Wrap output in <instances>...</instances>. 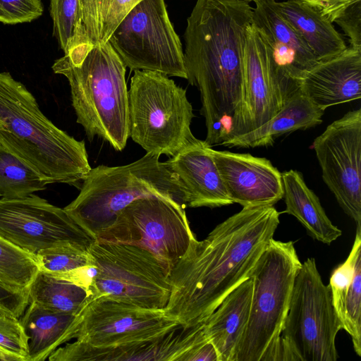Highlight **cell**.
Listing matches in <instances>:
<instances>
[{
  "label": "cell",
  "mask_w": 361,
  "mask_h": 361,
  "mask_svg": "<svg viewBox=\"0 0 361 361\" xmlns=\"http://www.w3.org/2000/svg\"><path fill=\"white\" fill-rule=\"evenodd\" d=\"M286 209L295 216L308 235L322 243L330 245L342 231L333 224L317 195L308 188L300 172L295 170L281 173Z\"/></svg>",
  "instance_id": "cell-25"
},
{
  "label": "cell",
  "mask_w": 361,
  "mask_h": 361,
  "mask_svg": "<svg viewBox=\"0 0 361 361\" xmlns=\"http://www.w3.org/2000/svg\"><path fill=\"white\" fill-rule=\"evenodd\" d=\"M252 8L243 0H197L184 32L188 82L198 88L204 142L221 145L240 106L243 47Z\"/></svg>",
  "instance_id": "cell-2"
},
{
  "label": "cell",
  "mask_w": 361,
  "mask_h": 361,
  "mask_svg": "<svg viewBox=\"0 0 361 361\" xmlns=\"http://www.w3.org/2000/svg\"><path fill=\"white\" fill-rule=\"evenodd\" d=\"M208 339L204 323L178 324L157 338L119 345L98 347L78 340L59 347L49 361H188L193 349Z\"/></svg>",
  "instance_id": "cell-16"
},
{
  "label": "cell",
  "mask_w": 361,
  "mask_h": 361,
  "mask_svg": "<svg viewBox=\"0 0 361 361\" xmlns=\"http://www.w3.org/2000/svg\"><path fill=\"white\" fill-rule=\"evenodd\" d=\"M88 295L85 288L41 271L28 288L29 303L75 314L82 309Z\"/></svg>",
  "instance_id": "cell-28"
},
{
  "label": "cell",
  "mask_w": 361,
  "mask_h": 361,
  "mask_svg": "<svg viewBox=\"0 0 361 361\" xmlns=\"http://www.w3.org/2000/svg\"><path fill=\"white\" fill-rule=\"evenodd\" d=\"M252 295L250 277L233 290L204 323L219 361H235L247 324Z\"/></svg>",
  "instance_id": "cell-21"
},
{
  "label": "cell",
  "mask_w": 361,
  "mask_h": 361,
  "mask_svg": "<svg viewBox=\"0 0 361 361\" xmlns=\"http://www.w3.org/2000/svg\"><path fill=\"white\" fill-rule=\"evenodd\" d=\"M252 24L270 51L274 61L289 80L298 85L317 60L300 34L281 16L276 0H255Z\"/></svg>",
  "instance_id": "cell-18"
},
{
  "label": "cell",
  "mask_w": 361,
  "mask_h": 361,
  "mask_svg": "<svg viewBox=\"0 0 361 361\" xmlns=\"http://www.w3.org/2000/svg\"><path fill=\"white\" fill-rule=\"evenodd\" d=\"M0 360L1 361H18L17 359L0 349Z\"/></svg>",
  "instance_id": "cell-38"
},
{
  "label": "cell",
  "mask_w": 361,
  "mask_h": 361,
  "mask_svg": "<svg viewBox=\"0 0 361 361\" xmlns=\"http://www.w3.org/2000/svg\"><path fill=\"white\" fill-rule=\"evenodd\" d=\"M35 257L39 271L51 274L93 267L88 249L75 245L43 250L38 252Z\"/></svg>",
  "instance_id": "cell-31"
},
{
  "label": "cell",
  "mask_w": 361,
  "mask_h": 361,
  "mask_svg": "<svg viewBox=\"0 0 361 361\" xmlns=\"http://www.w3.org/2000/svg\"><path fill=\"white\" fill-rule=\"evenodd\" d=\"M109 42L126 67L187 79L182 44L164 0H141Z\"/></svg>",
  "instance_id": "cell-11"
},
{
  "label": "cell",
  "mask_w": 361,
  "mask_h": 361,
  "mask_svg": "<svg viewBox=\"0 0 361 361\" xmlns=\"http://www.w3.org/2000/svg\"><path fill=\"white\" fill-rule=\"evenodd\" d=\"M332 23L354 3L361 0H300Z\"/></svg>",
  "instance_id": "cell-37"
},
{
  "label": "cell",
  "mask_w": 361,
  "mask_h": 361,
  "mask_svg": "<svg viewBox=\"0 0 361 361\" xmlns=\"http://www.w3.org/2000/svg\"><path fill=\"white\" fill-rule=\"evenodd\" d=\"M329 286L342 329L350 334L355 353L361 356V229L346 260L331 272Z\"/></svg>",
  "instance_id": "cell-22"
},
{
  "label": "cell",
  "mask_w": 361,
  "mask_h": 361,
  "mask_svg": "<svg viewBox=\"0 0 361 361\" xmlns=\"http://www.w3.org/2000/svg\"><path fill=\"white\" fill-rule=\"evenodd\" d=\"M31 166L0 143V198L26 197L47 188Z\"/></svg>",
  "instance_id": "cell-29"
},
{
  "label": "cell",
  "mask_w": 361,
  "mask_h": 361,
  "mask_svg": "<svg viewBox=\"0 0 361 361\" xmlns=\"http://www.w3.org/2000/svg\"><path fill=\"white\" fill-rule=\"evenodd\" d=\"M39 271L35 255L0 235V283L27 290Z\"/></svg>",
  "instance_id": "cell-30"
},
{
  "label": "cell",
  "mask_w": 361,
  "mask_h": 361,
  "mask_svg": "<svg viewBox=\"0 0 361 361\" xmlns=\"http://www.w3.org/2000/svg\"><path fill=\"white\" fill-rule=\"evenodd\" d=\"M78 197L63 209L95 240L133 200L149 195L187 206L185 188L159 156L147 153L123 166H98L83 179Z\"/></svg>",
  "instance_id": "cell-5"
},
{
  "label": "cell",
  "mask_w": 361,
  "mask_h": 361,
  "mask_svg": "<svg viewBox=\"0 0 361 361\" xmlns=\"http://www.w3.org/2000/svg\"><path fill=\"white\" fill-rule=\"evenodd\" d=\"M298 89L299 85L279 70L252 23L244 42L242 99L223 142L267 123Z\"/></svg>",
  "instance_id": "cell-12"
},
{
  "label": "cell",
  "mask_w": 361,
  "mask_h": 361,
  "mask_svg": "<svg viewBox=\"0 0 361 361\" xmlns=\"http://www.w3.org/2000/svg\"><path fill=\"white\" fill-rule=\"evenodd\" d=\"M0 143L47 184L76 185L92 169L84 140L56 127L32 93L8 72L0 73Z\"/></svg>",
  "instance_id": "cell-3"
},
{
  "label": "cell",
  "mask_w": 361,
  "mask_h": 361,
  "mask_svg": "<svg viewBox=\"0 0 361 361\" xmlns=\"http://www.w3.org/2000/svg\"><path fill=\"white\" fill-rule=\"evenodd\" d=\"M42 12L41 0H0V22L4 24L29 23Z\"/></svg>",
  "instance_id": "cell-34"
},
{
  "label": "cell",
  "mask_w": 361,
  "mask_h": 361,
  "mask_svg": "<svg viewBox=\"0 0 361 361\" xmlns=\"http://www.w3.org/2000/svg\"><path fill=\"white\" fill-rule=\"evenodd\" d=\"M334 22L343 30L350 47L361 49V1L352 4Z\"/></svg>",
  "instance_id": "cell-35"
},
{
  "label": "cell",
  "mask_w": 361,
  "mask_h": 361,
  "mask_svg": "<svg viewBox=\"0 0 361 361\" xmlns=\"http://www.w3.org/2000/svg\"><path fill=\"white\" fill-rule=\"evenodd\" d=\"M0 235L36 255L56 247L89 249L96 240L64 210L36 195L0 198Z\"/></svg>",
  "instance_id": "cell-13"
},
{
  "label": "cell",
  "mask_w": 361,
  "mask_h": 361,
  "mask_svg": "<svg viewBox=\"0 0 361 361\" xmlns=\"http://www.w3.org/2000/svg\"><path fill=\"white\" fill-rule=\"evenodd\" d=\"M195 238L185 207L171 198L153 195L123 208L96 240L145 249L171 271Z\"/></svg>",
  "instance_id": "cell-10"
},
{
  "label": "cell",
  "mask_w": 361,
  "mask_h": 361,
  "mask_svg": "<svg viewBox=\"0 0 361 361\" xmlns=\"http://www.w3.org/2000/svg\"><path fill=\"white\" fill-rule=\"evenodd\" d=\"M141 0H79L75 35L65 55L75 57L104 44L129 11Z\"/></svg>",
  "instance_id": "cell-24"
},
{
  "label": "cell",
  "mask_w": 361,
  "mask_h": 361,
  "mask_svg": "<svg viewBox=\"0 0 361 361\" xmlns=\"http://www.w3.org/2000/svg\"><path fill=\"white\" fill-rule=\"evenodd\" d=\"M129 137L147 153L173 157L197 139L186 90L156 71H134L128 90Z\"/></svg>",
  "instance_id": "cell-7"
},
{
  "label": "cell",
  "mask_w": 361,
  "mask_h": 361,
  "mask_svg": "<svg viewBox=\"0 0 361 361\" xmlns=\"http://www.w3.org/2000/svg\"><path fill=\"white\" fill-rule=\"evenodd\" d=\"M79 0H50L54 35L65 54L69 51L77 26Z\"/></svg>",
  "instance_id": "cell-32"
},
{
  "label": "cell",
  "mask_w": 361,
  "mask_h": 361,
  "mask_svg": "<svg viewBox=\"0 0 361 361\" xmlns=\"http://www.w3.org/2000/svg\"><path fill=\"white\" fill-rule=\"evenodd\" d=\"M204 140H197L166 161L183 185L189 207L233 204Z\"/></svg>",
  "instance_id": "cell-20"
},
{
  "label": "cell",
  "mask_w": 361,
  "mask_h": 361,
  "mask_svg": "<svg viewBox=\"0 0 361 361\" xmlns=\"http://www.w3.org/2000/svg\"><path fill=\"white\" fill-rule=\"evenodd\" d=\"M341 329L330 286L324 283L315 259L307 258L294 281L276 361H336Z\"/></svg>",
  "instance_id": "cell-8"
},
{
  "label": "cell",
  "mask_w": 361,
  "mask_h": 361,
  "mask_svg": "<svg viewBox=\"0 0 361 361\" xmlns=\"http://www.w3.org/2000/svg\"><path fill=\"white\" fill-rule=\"evenodd\" d=\"M28 305V290H17L0 283V314L20 318Z\"/></svg>",
  "instance_id": "cell-36"
},
{
  "label": "cell",
  "mask_w": 361,
  "mask_h": 361,
  "mask_svg": "<svg viewBox=\"0 0 361 361\" xmlns=\"http://www.w3.org/2000/svg\"><path fill=\"white\" fill-rule=\"evenodd\" d=\"M78 314L56 312L30 302L20 319L28 338L26 361L45 360L73 339Z\"/></svg>",
  "instance_id": "cell-26"
},
{
  "label": "cell",
  "mask_w": 361,
  "mask_h": 361,
  "mask_svg": "<svg viewBox=\"0 0 361 361\" xmlns=\"http://www.w3.org/2000/svg\"><path fill=\"white\" fill-rule=\"evenodd\" d=\"M313 147L324 182L361 229V109L329 124Z\"/></svg>",
  "instance_id": "cell-14"
},
{
  "label": "cell",
  "mask_w": 361,
  "mask_h": 361,
  "mask_svg": "<svg viewBox=\"0 0 361 361\" xmlns=\"http://www.w3.org/2000/svg\"><path fill=\"white\" fill-rule=\"evenodd\" d=\"M52 70L67 78L77 122L89 140L97 136L123 150L129 137L126 66L109 42L80 56L64 55Z\"/></svg>",
  "instance_id": "cell-4"
},
{
  "label": "cell",
  "mask_w": 361,
  "mask_h": 361,
  "mask_svg": "<svg viewBox=\"0 0 361 361\" xmlns=\"http://www.w3.org/2000/svg\"><path fill=\"white\" fill-rule=\"evenodd\" d=\"M301 264L293 242L273 238L268 243L250 275V315L235 361H276L281 333Z\"/></svg>",
  "instance_id": "cell-6"
},
{
  "label": "cell",
  "mask_w": 361,
  "mask_h": 361,
  "mask_svg": "<svg viewBox=\"0 0 361 361\" xmlns=\"http://www.w3.org/2000/svg\"><path fill=\"white\" fill-rule=\"evenodd\" d=\"M300 89L320 109L361 98V49L349 47L317 61L302 76Z\"/></svg>",
  "instance_id": "cell-19"
},
{
  "label": "cell",
  "mask_w": 361,
  "mask_h": 361,
  "mask_svg": "<svg viewBox=\"0 0 361 361\" xmlns=\"http://www.w3.org/2000/svg\"><path fill=\"white\" fill-rule=\"evenodd\" d=\"M209 152L233 203L274 206L283 198L281 173L269 159L212 147Z\"/></svg>",
  "instance_id": "cell-17"
},
{
  "label": "cell",
  "mask_w": 361,
  "mask_h": 361,
  "mask_svg": "<svg viewBox=\"0 0 361 361\" xmlns=\"http://www.w3.org/2000/svg\"><path fill=\"white\" fill-rule=\"evenodd\" d=\"M323 114L324 111L317 107L299 87L267 123L249 133L228 139L221 145L238 148L271 145L282 135L320 124Z\"/></svg>",
  "instance_id": "cell-23"
},
{
  "label": "cell",
  "mask_w": 361,
  "mask_h": 361,
  "mask_svg": "<svg viewBox=\"0 0 361 361\" xmlns=\"http://www.w3.org/2000/svg\"><path fill=\"white\" fill-rule=\"evenodd\" d=\"M180 324L164 309H149L100 297L78 315L73 338L93 346L123 345L157 338Z\"/></svg>",
  "instance_id": "cell-15"
},
{
  "label": "cell",
  "mask_w": 361,
  "mask_h": 361,
  "mask_svg": "<svg viewBox=\"0 0 361 361\" xmlns=\"http://www.w3.org/2000/svg\"><path fill=\"white\" fill-rule=\"evenodd\" d=\"M272 205L245 207L195 238L170 271L166 312L182 325L203 324L221 301L250 277L279 224Z\"/></svg>",
  "instance_id": "cell-1"
},
{
  "label": "cell",
  "mask_w": 361,
  "mask_h": 361,
  "mask_svg": "<svg viewBox=\"0 0 361 361\" xmlns=\"http://www.w3.org/2000/svg\"><path fill=\"white\" fill-rule=\"evenodd\" d=\"M93 274L85 303L100 297L149 309H165L170 270L142 247L95 240L89 249Z\"/></svg>",
  "instance_id": "cell-9"
},
{
  "label": "cell",
  "mask_w": 361,
  "mask_h": 361,
  "mask_svg": "<svg viewBox=\"0 0 361 361\" xmlns=\"http://www.w3.org/2000/svg\"><path fill=\"white\" fill-rule=\"evenodd\" d=\"M243 1H247V2H249V3H250V1H254L255 0H243Z\"/></svg>",
  "instance_id": "cell-39"
},
{
  "label": "cell",
  "mask_w": 361,
  "mask_h": 361,
  "mask_svg": "<svg viewBox=\"0 0 361 361\" xmlns=\"http://www.w3.org/2000/svg\"><path fill=\"white\" fill-rule=\"evenodd\" d=\"M281 16L300 34L317 61L335 56L347 48L332 23L300 0L276 1Z\"/></svg>",
  "instance_id": "cell-27"
},
{
  "label": "cell",
  "mask_w": 361,
  "mask_h": 361,
  "mask_svg": "<svg viewBox=\"0 0 361 361\" xmlns=\"http://www.w3.org/2000/svg\"><path fill=\"white\" fill-rule=\"evenodd\" d=\"M0 349L18 361H26L28 338L19 318L0 314Z\"/></svg>",
  "instance_id": "cell-33"
}]
</instances>
